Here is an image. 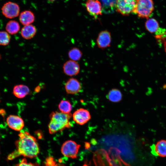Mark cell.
Listing matches in <instances>:
<instances>
[{
    "instance_id": "6da1fadb",
    "label": "cell",
    "mask_w": 166,
    "mask_h": 166,
    "mask_svg": "<svg viewBox=\"0 0 166 166\" xmlns=\"http://www.w3.org/2000/svg\"><path fill=\"white\" fill-rule=\"evenodd\" d=\"M18 136L15 142L16 150L9 155L8 159L12 160L20 155L30 158L36 157L40 149L36 138L26 131H21Z\"/></svg>"
},
{
    "instance_id": "7a4b0ae2",
    "label": "cell",
    "mask_w": 166,
    "mask_h": 166,
    "mask_svg": "<svg viewBox=\"0 0 166 166\" xmlns=\"http://www.w3.org/2000/svg\"><path fill=\"white\" fill-rule=\"evenodd\" d=\"M72 114L61 112H52L50 116V121L48 124L49 133L53 134L71 127L70 120Z\"/></svg>"
},
{
    "instance_id": "3957f363",
    "label": "cell",
    "mask_w": 166,
    "mask_h": 166,
    "mask_svg": "<svg viewBox=\"0 0 166 166\" xmlns=\"http://www.w3.org/2000/svg\"><path fill=\"white\" fill-rule=\"evenodd\" d=\"M154 4L152 0H137L134 14L141 18L147 19L154 10Z\"/></svg>"
},
{
    "instance_id": "277c9868",
    "label": "cell",
    "mask_w": 166,
    "mask_h": 166,
    "mask_svg": "<svg viewBox=\"0 0 166 166\" xmlns=\"http://www.w3.org/2000/svg\"><path fill=\"white\" fill-rule=\"evenodd\" d=\"M137 0H116L115 8L123 16H128L133 13L136 8Z\"/></svg>"
},
{
    "instance_id": "5b68a950",
    "label": "cell",
    "mask_w": 166,
    "mask_h": 166,
    "mask_svg": "<svg viewBox=\"0 0 166 166\" xmlns=\"http://www.w3.org/2000/svg\"><path fill=\"white\" fill-rule=\"evenodd\" d=\"M80 146V145L74 141L68 140L63 144L61 148V152L66 157L75 158L77 157Z\"/></svg>"
},
{
    "instance_id": "8992f818",
    "label": "cell",
    "mask_w": 166,
    "mask_h": 166,
    "mask_svg": "<svg viewBox=\"0 0 166 166\" xmlns=\"http://www.w3.org/2000/svg\"><path fill=\"white\" fill-rule=\"evenodd\" d=\"M3 14L9 18H14L18 16L20 12V8L17 3L8 2L5 3L1 9Z\"/></svg>"
},
{
    "instance_id": "52a82bcc",
    "label": "cell",
    "mask_w": 166,
    "mask_h": 166,
    "mask_svg": "<svg viewBox=\"0 0 166 166\" xmlns=\"http://www.w3.org/2000/svg\"><path fill=\"white\" fill-rule=\"evenodd\" d=\"M85 6L89 14L95 18L102 14V5L98 0H87L85 3Z\"/></svg>"
},
{
    "instance_id": "ba28073f",
    "label": "cell",
    "mask_w": 166,
    "mask_h": 166,
    "mask_svg": "<svg viewBox=\"0 0 166 166\" xmlns=\"http://www.w3.org/2000/svg\"><path fill=\"white\" fill-rule=\"evenodd\" d=\"M73 121L77 124L83 125L89 121L91 118L89 111L84 108L77 109L73 113Z\"/></svg>"
},
{
    "instance_id": "9c48e42d",
    "label": "cell",
    "mask_w": 166,
    "mask_h": 166,
    "mask_svg": "<svg viewBox=\"0 0 166 166\" xmlns=\"http://www.w3.org/2000/svg\"><path fill=\"white\" fill-rule=\"evenodd\" d=\"M96 42L97 46L100 49H104L109 47L111 42L110 33L107 30L101 31L98 34Z\"/></svg>"
},
{
    "instance_id": "30bf717a",
    "label": "cell",
    "mask_w": 166,
    "mask_h": 166,
    "mask_svg": "<svg viewBox=\"0 0 166 166\" xmlns=\"http://www.w3.org/2000/svg\"><path fill=\"white\" fill-rule=\"evenodd\" d=\"M63 69L65 75L72 76L76 75L79 73L80 66L76 61L70 60L66 61L64 64Z\"/></svg>"
},
{
    "instance_id": "8fae6325",
    "label": "cell",
    "mask_w": 166,
    "mask_h": 166,
    "mask_svg": "<svg viewBox=\"0 0 166 166\" xmlns=\"http://www.w3.org/2000/svg\"><path fill=\"white\" fill-rule=\"evenodd\" d=\"M6 121L8 126L15 131H21L24 126L23 119L18 116L10 115L7 117Z\"/></svg>"
},
{
    "instance_id": "7c38bea8",
    "label": "cell",
    "mask_w": 166,
    "mask_h": 166,
    "mask_svg": "<svg viewBox=\"0 0 166 166\" xmlns=\"http://www.w3.org/2000/svg\"><path fill=\"white\" fill-rule=\"evenodd\" d=\"M81 88L80 82L74 78H69L65 85V89L67 93L73 94L79 93Z\"/></svg>"
},
{
    "instance_id": "4fadbf2b",
    "label": "cell",
    "mask_w": 166,
    "mask_h": 166,
    "mask_svg": "<svg viewBox=\"0 0 166 166\" xmlns=\"http://www.w3.org/2000/svg\"><path fill=\"white\" fill-rule=\"evenodd\" d=\"M35 19L34 14L29 10H26L22 12L19 17L20 22L24 26L31 24L34 22Z\"/></svg>"
},
{
    "instance_id": "5bb4252c",
    "label": "cell",
    "mask_w": 166,
    "mask_h": 166,
    "mask_svg": "<svg viewBox=\"0 0 166 166\" xmlns=\"http://www.w3.org/2000/svg\"><path fill=\"white\" fill-rule=\"evenodd\" d=\"M37 30L36 27L33 25L24 26L22 28L21 34L22 37L26 39L29 40L33 38L36 34Z\"/></svg>"
},
{
    "instance_id": "9a60e30c",
    "label": "cell",
    "mask_w": 166,
    "mask_h": 166,
    "mask_svg": "<svg viewBox=\"0 0 166 166\" xmlns=\"http://www.w3.org/2000/svg\"><path fill=\"white\" fill-rule=\"evenodd\" d=\"M30 93L29 87L24 85H15L13 88V93L14 95L19 98L25 97Z\"/></svg>"
},
{
    "instance_id": "2e32d148",
    "label": "cell",
    "mask_w": 166,
    "mask_h": 166,
    "mask_svg": "<svg viewBox=\"0 0 166 166\" xmlns=\"http://www.w3.org/2000/svg\"><path fill=\"white\" fill-rule=\"evenodd\" d=\"M154 150L157 156L163 157H166V140L158 141L154 145Z\"/></svg>"
},
{
    "instance_id": "e0dca14e",
    "label": "cell",
    "mask_w": 166,
    "mask_h": 166,
    "mask_svg": "<svg viewBox=\"0 0 166 166\" xmlns=\"http://www.w3.org/2000/svg\"><path fill=\"white\" fill-rule=\"evenodd\" d=\"M107 97V99L112 102H118L121 100L122 95L119 89H113L108 92Z\"/></svg>"
},
{
    "instance_id": "ac0fdd59",
    "label": "cell",
    "mask_w": 166,
    "mask_h": 166,
    "mask_svg": "<svg viewBox=\"0 0 166 166\" xmlns=\"http://www.w3.org/2000/svg\"><path fill=\"white\" fill-rule=\"evenodd\" d=\"M145 27L148 31L153 33L156 32L159 28V24L155 19L150 18L148 19L146 22Z\"/></svg>"
},
{
    "instance_id": "d6986e66",
    "label": "cell",
    "mask_w": 166,
    "mask_h": 166,
    "mask_svg": "<svg viewBox=\"0 0 166 166\" xmlns=\"http://www.w3.org/2000/svg\"><path fill=\"white\" fill-rule=\"evenodd\" d=\"M6 29L7 32L11 34H14L17 33L20 29L19 23L15 20L9 21L6 24Z\"/></svg>"
},
{
    "instance_id": "ffe728a7",
    "label": "cell",
    "mask_w": 166,
    "mask_h": 166,
    "mask_svg": "<svg viewBox=\"0 0 166 166\" xmlns=\"http://www.w3.org/2000/svg\"><path fill=\"white\" fill-rule=\"evenodd\" d=\"M68 56L71 60L78 61L80 60L82 56V52L78 48L74 47L68 52Z\"/></svg>"
},
{
    "instance_id": "44dd1931",
    "label": "cell",
    "mask_w": 166,
    "mask_h": 166,
    "mask_svg": "<svg viewBox=\"0 0 166 166\" xmlns=\"http://www.w3.org/2000/svg\"><path fill=\"white\" fill-rule=\"evenodd\" d=\"M58 108L61 112L64 113H69L72 110V106L69 101L62 100L59 103Z\"/></svg>"
},
{
    "instance_id": "7402d4cb",
    "label": "cell",
    "mask_w": 166,
    "mask_h": 166,
    "mask_svg": "<svg viewBox=\"0 0 166 166\" xmlns=\"http://www.w3.org/2000/svg\"><path fill=\"white\" fill-rule=\"evenodd\" d=\"M10 39V35L8 33L4 31H0V45H6L9 43Z\"/></svg>"
},
{
    "instance_id": "603a6c76",
    "label": "cell",
    "mask_w": 166,
    "mask_h": 166,
    "mask_svg": "<svg viewBox=\"0 0 166 166\" xmlns=\"http://www.w3.org/2000/svg\"><path fill=\"white\" fill-rule=\"evenodd\" d=\"M16 166H40L39 164L37 163H32L31 162H28L26 159L23 158L22 160L18 164H17Z\"/></svg>"
},
{
    "instance_id": "cb8c5ba5",
    "label": "cell",
    "mask_w": 166,
    "mask_h": 166,
    "mask_svg": "<svg viewBox=\"0 0 166 166\" xmlns=\"http://www.w3.org/2000/svg\"><path fill=\"white\" fill-rule=\"evenodd\" d=\"M46 166H64L63 165L56 163V162L52 157L47 158L45 162Z\"/></svg>"
},
{
    "instance_id": "d4e9b609",
    "label": "cell",
    "mask_w": 166,
    "mask_h": 166,
    "mask_svg": "<svg viewBox=\"0 0 166 166\" xmlns=\"http://www.w3.org/2000/svg\"><path fill=\"white\" fill-rule=\"evenodd\" d=\"M162 42H164V48L165 51L166 53V36Z\"/></svg>"
},
{
    "instance_id": "484cf974",
    "label": "cell",
    "mask_w": 166,
    "mask_h": 166,
    "mask_svg": "<svg viewBox=\"0 0 166 166\" xmlns=\"http://www.w3.org/2000/svg\"><path fill=\"white\" fill-rule=\"evenodd\" d=\"M47 1L50 3H53L55 2L56 0H47Z\"/></svg>"
},
{
    "instance_id": "4316f807",
    "label": "cell",
    "mask_w": 166,
    "mask_h": 166,
    "mask_svg": "<svg viewBox=\"0 0 166 166\" xmlns=\"http://www.w3.org/2000/svg\"></svg>"
}]
</instances>
